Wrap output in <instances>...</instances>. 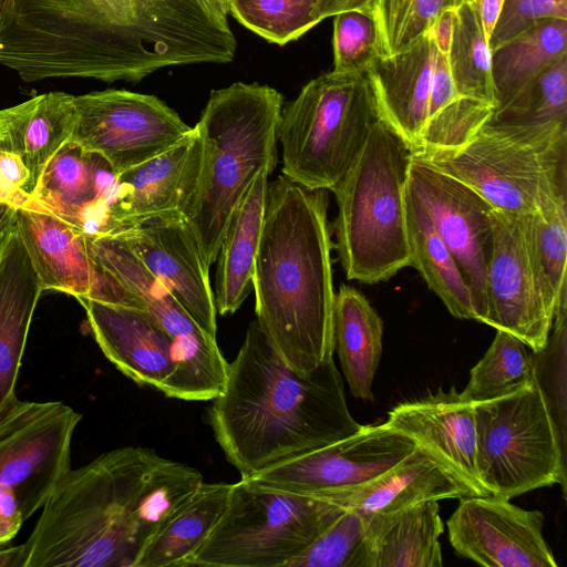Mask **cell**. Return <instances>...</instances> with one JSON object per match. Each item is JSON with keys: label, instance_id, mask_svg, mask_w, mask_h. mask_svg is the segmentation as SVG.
Instances as JSON below:
<instances>
[{"label": "cell", "instance_id": "6da1fadb", "mask_svg": "<svg viewBox=\"0 0 567 567\" xmlns=\"http://www.w3.org/2000/svg\"><path fill=\"white\" fill-rule=\"evenodd\" d=\"M227 18L206 0H6L0 64L27 83L138 82L165 68L234 60Z\"/></svg>", "mask_w": 567, "mask_h": 567}, {"label": "cell", "instance_id": "7a4b0ae2", "mask_svg": "<svg viewBox=\"0 0 567 567\" xmlns=\"http://www.w3.org/2000/svg\"><path fill=\"white\" fill-rule=\"evenodd\" d=\"M204 482L187 464L140 446L69 470L14 567H134L147 540Z\"/></svg>", "mask_w": 567, "mask_h": 567}, {"label": "cell", "instance_id": "3957f363", "mask_svg": "<svg viewBox=\"0 0 567 567\" xmlns=\"http://www.w3.org/2000/svg\"><path fill=\"white\" fill-rule=\"evenodd\" d=\"M208 422L226 460L241 478L357 433L333 357L308 374L290 369L257 320L228 362Z\"/></svg>", "mask_w": 567, "mask_h": 567}, {"label": "cell", "instance_id": "277c9868", "mask_svg": "<svg viewBox=\"0 0 567 567\" xmlns=\"http://www.w3.org/2000/svg\"><path fill=\"white\" fill-rule=\"evenodd\" d=\"M326 189L268 184L255 260L256 320L281 360L308 374L333 357L334 288Z\"/></svg>", "mask_w": 567, "mask_h": 567}, {"label": "cell", "instance_id": "5b68a950", "mask_svg": "<svg viewBox=\"0 0 567 567\" xmlns=\"http://www.w3.org/2000/svg\"><path fill=\"white\" fill-rule=\"evenodd\" d=\"M284 97L274 87L236 82L214 90L195 127L202 141L197 189L186 215L205 267L216 261L233 212L259 171L278 163Z\"/></svg>", "mask_w": 567, "mask_h": 567}, {"label": "cell", "instance_id": "8992f818", "mask_svg": "<svg viewBox=\"0 0 567 567\" xmlns=\"http://www.w3.org/2000/svg\"><path fill=\"white\" fill-rule=\"evenodd\" d=\"M413 151L381 118L331 189L336 249L346 277L372 285L411 266L405 188Z\"/></svg>", "mask_w": 567, "mask_h": 567}, {"label": "cell", "instance_id": "52a82bcc", "mask_svg": "<svg viewBox=\"0 0 567 567\" xmlns=\"http://www.w3.org/2000/svg\"><path fill=\"white\" fill-rule=\"evenodd\" d=\"M379 118L369 71H331L309 81L281 110L282 175L309 189L331 190Z\"/></svg>", "mask_w": 567, "mask_h": 567}, {"label": "cell", "instance_id": "ba28073f", "mask_svg": "<svg viewBox=\"0 0 567 567\" xmlns=\"http://www.w3.org/2000/svg\"><path fill=\"white\" fill-rule=\"evenodd\" d=\"M567 130L486 122L462 146L413 153L493 208L524 215L567 192Z\"/></svg>", "mask_w": 567, "mask_h": 567}, {"label": "cell", "instance_id": "9c48e42d", "mask_svg": "<svg viewBox=\"0 0 567 567\" xmlns=\"http://www.w3.org/2000/svg\"><path fill=\"white\" fill-rule=\"evenodd\" d=\"M343 512L324 499L241 478L186 567H288Z\"/></svg>", "mask_w": 567, "mask_h": 567}, {"label": "cell", "instance_id": "30bf717a", "mask_svg": "<svg viewBox=\"0 0 567 567\" xmlns=\"http://www.w3.org/2000/svg\"><path fill=\"white\" fill-rule=\"evenodd\" d=\"M476 462L489 495L511 499L559 484L566 495V452L534 379L474 403Z\"/></svg>", "mask_w": 567, "mask_h": 567}, {"label": "cell", "instance_id": "8fae6325", "mask_svg": "<svg viewBox=\"0 0 567 567\" xmlns=\"http://www.w3.org/2000/svg\"><path fill=\"white\" fill-rule=\"evenodd\" d=\"M71 141L103 157L115 176L162 154L189 127L155 95L109 89L74 96Z\"/></svg>", "mask_w": 567, "mask_h": 567}, {"label": "cell", "instance_id": "7c38bea8", "mask_svg": "<svg viewBox=\"0 0 567 567\" xmlns=\"http://www.w3.org/2000/svg\"><path fill=\"white\" fill-rule=\"evenodd\" d=\"M81 419L61 401H19L0 420V489L16 492L24 520L43 507L71 468Z\"/></svg>", "mask_w": 567, "mask_h": 567}, {"label": "cell", "instance_id": "4fadbf2b", "mask_svg": "<svg viewBox=\"0 0 567 567\" xmlns=\"http://www.w3.org/2000/svg\"><path fill=\"white\" fill-rule=\"evenodd\" d=\"M554 318L527 250L520 215L493 208L484 323L514 334L537 352L547 343Z\"/></svg>", "mask_w": 567, "mask_h": 567}, {"label": "cell", "instance_id": "5bb4252c", "mask_svg": "<svg viewBox=\"0 0 567 567\" xmlns=\"http://www.w3.org/2000/svg\"><path fill=\"white\" fill-rule=\"evenodd\" d=\"M415 444L386 422L245 478L266 488L316 498L364 483L410 454Z\"/></svg>", "mask_w": 567, "mask_h": 567}, {"label": "cell", "instance_id": "9a60e30c", "mask_svg": "<svg viewBox=\"0 0 567 567\" xmlns=\"http://www.w3.org/2000/svg\"><path fill=\"white\" fill-rule=\"evenodd\" d=\"M91 259L131 293L173 341L174 373L184 380L216 371L224 355L216 338L205 332L175 296L156 278L121 238L85 235Z\"/></svg>", "mask_w": 567, "mask_h": 567}, {"label": "cell", "instance_id": "2e32d148", "mask_svg": "<svg viewBox=\"0 0 567 567\" xmlns=\"http://www.w3.org/2000/svg\"><path fill=\"white\" fill-rule=\"evenodd\" d=\"M408 182L423 200L470 287L476 321L484 323L493 207L471 187L414 154Z\"/></svg>", "mask_w": 567, "mask_h": 567}, {"label": "cell", "instance_id": "e0dca14e", "mask_svg": "<svg viewBox=\"0 0 567 567\" xmlns=\"http://www.w3.org/2000/svg\"><path fill=\"white\" fill-rule=\"evenodd\" d=\"M446 526L454 550L481 566H558L543 535V513L509 499L494 495L460 498Z\"/></svg>", "mask_w": 567, "mask_h": 567}, {"label": "cell", "instance_id": "ac0fdd59", "mask_svg": "<svg viewBox=\"0 0 567 567\" xmlns=\"http://www.w3.org/2000/svg\"><path fill=\"white\" fill-rule=\"evenodd\" d=\"M107 235L125 241L196 323L216 338L217 311L209 270L185 216L158 215Z\"/></svg>", "mask_w": 567, "mask_h": 567}, {"label": "cell", "instance_id": "d6986e66", "mask_svg": "<svg viewBox=\"0 0 567 567\" xmlns=\"http://www.w3.org/2000/svg\"><path fill=\"white\" fill-rule=\"evenodd\" d=\"M200 162L202 141L194 126L162 154L117 175L102 234H114L164 214L186 218L197 189Z\"/></svg>", "mask_w": 567, "mask_h": 567}, {"label": "cell", "instance_id": "ffe728a7", "mask_svg": "<svg viewBox=\"0 0 567 567\" xmlns=\"http://www.w3.org/2000/svg\"><path fill=\"white\" fill-rule=\"evenodd\" d=\"M386 424L409 437L463 482L475 496L489 495L476 462L474 403L455 389L398 404Z\"/></svg>", "mask_w": 567, "mask_h": 567}, {"label": "cell", "instance_id": "44dd1931", "mask_svg": "<svg viewBox=\"0 0 567 567\" xmlns=\"http://www.w3.org/2000/svg\"><path fill=\"white\" fill-rule=\"evenodd\" d=\"M79 302L106 359L136 384L159 391L175 368L171 337L140 308L93 299Z\"/></svg>", "mask_w": 567, "mask_h": 567}, {"label": "cell", "instance_id": "7402d4cb", "mask_svg": "<svg viewBox=\"0 0 567 567\" xmlns=\"http://www.w3.org/2000/svg\"><path fill=\"white\" fill-rule=\"evenodd\" d=\"M14 230L43 290L65 292L78 300L92 298L99 269L89 255L83 231L34 207L17 208Z\"/></svg>", "mask_w": 567, "mask_h": 567}, {"label": "cell", "instance_id": "603a6c76", "mask_svg": "<svg viewBox=\"0 0 567 567\" xmlns=\"http://www.w3.org/2000/svg\"><path fill=\"white\" fill-rule=\"evenodd\" d=\"M435 51L427 31L404 51L379 56L369 70L380 118L413 152L427 121Z\"/></svg>", "mask_w": 567, "mask_h": 567}, {"label": "cell", "instance_id": "cb8c5ba5", "mask_svg": "<svg viewBox=\"0 0 567 567\" xmlns=\"http://www.w3.org/2000/svg\"><path fill=\"white\" fill-rule=\"evenodd\" d=\"M475 496L452 472L415 447L400 462L359 485L321 499L363 515L388 513L427 501Z\"/></svg>", "mask_w": 567, "mask_h": 567}, {"label": "cell", "instance_id": "d4e9b609", "mask_svg": "<svg viewBox=\"0 0 567 567\" xmlns=\"http://www.w3.org/2000/svg\"><path fill=\"white\" fill-rule=\"evenodd\" d=\"M42 291L29 255L13 228L0 246V420L20 401L16 389L21 361Z\"/></svg>", "mask_w": 567, "mask_h": 567}, {"label": "cell", "instance_id": "484cf974", "mask_svg": "<svg viewBox=\"0 0 567 567\" xmlns=\"http://www.w3.org/2000/svg\"><path fill=\"white\" fill-rule=\"evenodd\" d=\"M75 121L74 95L65 92L43 93L0 110V151L24 164L31 198L50 159L71 140Z\"/></svg>", "mask_w": 567, "mask_h": 567}, {"label": "cell", "instance_id": "4316f807", "mask_svg": "<svg viewBox=\"0 0 567 567\" xmlns=\"http://www.w3.org/2000/svg\"><path fill=\"white\" fill-rule=\"evenodd\" d=\"M268 176H255L233 212L217 256L214 300L217 315L236 312L252 290L255 260L265 219Z\"/></svg>", "mask_w": 567, "mask_h": 567}, {"label": "cell", "instance_id": "83f0119b", "mask_svg": "<svg viewBox=\"0 0 567 567\" xmlns=\"http://www.w3.org/2000/svg\"><path fill=\"white\" fill-rule=\"evenodd\" d=\"M363 515V514H362ZM368 567H441L444 525L436 501L363 515Z\"/></svg>", "mask_w": 567, "mask_h": 567}, {"label": "cell", "instance_id": "f1b7e54d", "mask_svg": "<svg viewBox=\"0 0 567 567\" xmlns=\"http://www.w3.org/2000/svg\"><path fill=\"white\" fill-rule=\"evenodd\" d=\"M383 321L365 296L341 285L333 305V346L351 394L373 400V381L382 357Z\"/></svg>", "mask_w": 567, "mask_h": 567}, {"label": "cell", "instance_id": "f546056e", "mask_svg": "<svg viewBox=\"0 0 567 567\" xmlns=\"http://www.w3.org/2000/svg\"><path fill=\"white\" fill-rule=\"evenodd\" d=\"M231 487L203 482L147 540L134 567H186L223 514Z\"/></svg>", "mask_w": 567, "mask_h": 567}, {"label": "cell", "instance_id": "4dcf8cb0", "mask_svg": "<svg viewBox=\"0 0 567 567\" xmlns=\"http://www.w3.org/2000/svg\"><path fill=\"white\" fill-rule=\"evenodd\" d=\"M405 216L411 266L457 319L476 320L472 293L450 249L414 188L406 184Z\"/></svg>", "mask_w": 567, "mask_h": 567}, {"label": "cell", "instance_id": "1f68e13d", "mask_svg": "<svg viewBox=\"0 0 567 567\" xmlns=\"http://www.w3.org/2000/svg\"><path fill=\"white\" fill-rule=\"evenodd\" d=\"M37 205L85 233L104 221L94 178V155L69 140L50 159L32 195Z\"/></svg>", "mask_w": 567, "mask_h": 567}, {"label": "cell", "instance_id": "d6a6232c", "mask_svg": "<svg viewBox=\"0 0 567 567\" xmlns=\"http://www.w3.org/2000/svg\"><path fill=\"white\" fill-rule=\"evenodd\" d=\"M567 19L539 21L492 52L497 106L508 102L543 70L567 54Z\"/></svg>", "mask_w": 567, "mask_h": 567}, {"label": "cell", "instance_id": "836d02e7", "mask_svg": "<svg viewBox=\"0 0 567 567\" xmlns=\"http://www.w3.org/2000/svg\"><path fill=\"white\" fill-rule=\"evenodd\" d=\"M527 250L542 290L555 310L567 298V192L520 215Z\"/></svg>", "mask_w": 567, "mask_h": 567}, {"label": "cell", "instance_id": "e575fe53", "mask_svg": "<svg viewBox=\"0 0 567 567\" xmlns=\"http://www.w3.org/2000/svg\"><path fill=\"white\" fill-rule=\"evenodd\" d=\"M447 61L458 97L476 100L496 109L492 52L471 0L455 10Z\"/></svg>", "mask_w": 567, "mask_h": 567}, {"label": "cell", "instance_id": "d590c367", "mask_svg": "<svg viewBox=\"0 0 567 567\" xmlns=\"http://www.w3.org/2000/svg\"><path fill=\"white\" fill-rule=\"evenodd\" d=\"M489 122L567 130V54L496 107Z\"/></svg>", "mask_w": 567, "mask_h": 567}, {"label": "cell", "instance_id": "8d00e7d4", "mask_svg": "<svg viewBox=\"0 0 567 567\" xmlns=\"http://www.w3.org/2000/svg\"><path fill=\"white\" fill-rule=\"evenodd\" d=\"M533 373V350L514 334L496 330L461 394L472 403L492 400L530 382Z\"/></svg>", "mask_w": 567, "mask_h": 567}, {"label": "cell", "instance_id": "74e56055", "mask_svg": "<svg viewBox=\"0 0 567 567\" xmlns=\"http://www.w3.org/2000/svg\"><path fill=\"white\" fill-rule=\"evenodd\" d=\"M470 0H372L363 10L374 24L379 56L404 51L447 9Z\"/></svg>", "mask_w": 567, "mask_h": 567}, {"label": "cell", "instance_id": "f35d334b", "mask_svg": "<svg viewBox=\"0 0 567 567\" xmlns=\"http://www.w3.org/2000/svg\"><path fill=\"white\" fill-rule=\"evenodd\" d=\"M320 0H229V13L268 42L285 45L319 22L315 11Z\"/></svg>", "mask_w": 567, "mask_h": 567}, {"label": "cell", "instance_id": "ab89813d", "mask_svg": "<svg viewBox=\"0 0 567 567\" xmlns=\"http://www.w3.org/2000/svg\"><path fill=\"white\" fill-rule=\"evenodd\" d=\"M567 301L558 305L546 346L533 351L534 382L540 390L566 452V332Z\"/></svg>", "mask_w": 567, "mask_h": 567}, {"label": "cell", "instance_id": "60d3db41", "mask_svg": "<svg viewBox=\"0 0 567 567\" xmlns=\"http://www.w3.org/2000/svg\"><path fill=\"white\" fill-rule=\"evenodd\" d=\"M364 517L344 512L288 567H368Z\"/></svg>", "mask_w": 567, "mask_h": 567}, {"label": "cell", "instance_id": "b9f144b4", "mask_svg": "<svg viewBox=\"0 0 567 567\" xmlns=\"http://www.w3.org/2000/svg\"><path fill=\"white\" fill-rule=\"evenodd\" d=\"M333 18V70L362 73L379 58L372 19L362 11L347 10Z\"/></svg>", "mask_w": 567, "mask_h": 567}, {"label": "cell", "instance_id": "7bdbcfd3", "mask_svg": "<svg viewBox=\"0 0 567 567\" xmlns=\"http://www.w3.org/2000/svg\"><path fill=\"white\" fill-rule=\"evenodd\" d=\"M548 18L567 19V2L560 0H504L488 41L491 52Z\"/></svg>", "mask_w": 567, "mask_h": 567}, {"label": "cell", "instance_id": "ee69618b", "mask_svg": "<svg viewBox=\"0 0 567 567\" xmlns=\"http://www.w3.org/2000/svg\"><path fill=\"white\" fill-rule=\"evenodd\" d=\"M457 99L460 97L455 89L447 56L436 49L431 78L427 120Z\"/></svg>", "mask_w": 567, "mask_h": 567}, {"label": "cell", "instance_id": "f6af8a7d", "mask_svg": "<svg viewBox=\"0 0 567 567\" xmlns=\"http://www.w3.org/2000/svg\"><path fill=\"white\" fill-rule=\"evenodd\" d=\"M455 10L456 9H447L443 11L429 30L435 48L446 56L450 51L454 31Z\"/></svg>", "mask_w": 567, "mask_h": 567}, {"label": "cell", "instance_id": "bcb514c9", "mask_svg": "<svg viewBox=\"0 0 567 567\" xmlns=\"http://www.w3.org/2000/svg\"><path fill=\"white\" fill-rule=\"evenodd\" d=\"M0 174L9 183L25 193L29 173L22 161L17 155L0 151Z\"/></svg>", "mask_w": 567, "mask_h": 567}, {"label": "cell", "instance_id": "7dc6e473", "mask_svg": "<svg viewBox=\"0 0 567 567\" xmlns=\"http://www.w3.org/2000/svg\"><path fill=\"white\" fill-rule=\"evenodd\" d=\"M371 1L372 0H320L315 11V18L320 23L322 20L332 18L342 11H362Z\"/></svg>", "mask_w": 567, "mask_h": 567}, {"label": "cell", "instance_id": "c3c4849f", "mask_svg": "<svg viewBox=\"0 0 567 567\" xmlns=\"http://www.w3.org/2000/svg\"><path fill=\"white\" fill-rule=\"evenodd\" d=\"M481 20L483 31L489 41L499 17L504 0H471Z\"/></svg>", "mask_w": 567, "mask_h": 567}, {"label": "cell", "instance_id": "681fc988", "mask_svg": "<svg viewBox=\"0 0 567 567\" xmlns=\"http://www.w3.org/2000/svg\"><path fill=\"white\" fill-rule=\"evenodd\" d=\"M0 203L10 204L17 208H20V207L39 208L37 203L30 196H28L20 188L16 187L11 183H9L1 174H0Z\"/></svg>", "mask_w": 567, "mask_h": 567}, {"label": "cell", "instance_id": "f907efd6", "mask_svg": "<svg viewBox=\"0 0 567 567\" xmlns=\"http://www.w3.org/2000/svg\"><path fill=\"white\" fill-rule=\"evenodd\" d=\"M16 213L13 205L0 203V246L14 228Z\"/></svg>", "mask_w": 567, "mask_h": 567}, {"label": "cell", "instance_id": "816d5d0a", "mask_svg": "<svg viewBox=\"0 0 567 567\" xmlns=\"http://www.w3.org/2000/svg\"><path fill=\"white\" fill-rule=\"evenodd\" d=\"M217 12L227 17L229 13V0H206Z\"/></svg>", "mask_w": 567, "mask_h": 567}, {"label": "cell", "instance_id": "f5cc1de1", "mask_svg": "<svg viewBox=\"0 0 567 567\" xmlns=\"http://www.w3.org/2000/svg\"><path fill=\"white\" fill-rule=\"evenodd\" d=\"M4 3H6V0H0V14L2 12Z\"/></svg>", "mask_w": 567, "mask_h": 567}, {"label": "cell", "instance_id": "db71d44e", "mask_svg": "<svg viewBox=\"0 0 567 567\" xmlns=\"http://www.w3.org/2000/svg\"><path fill=\"white\" fill-rule=\"evenodd\" d=\"M560 1H563V2H567V0H560Z\"/></svg>", "mask_w": 567, "mask_h": 567}]
</instances>
